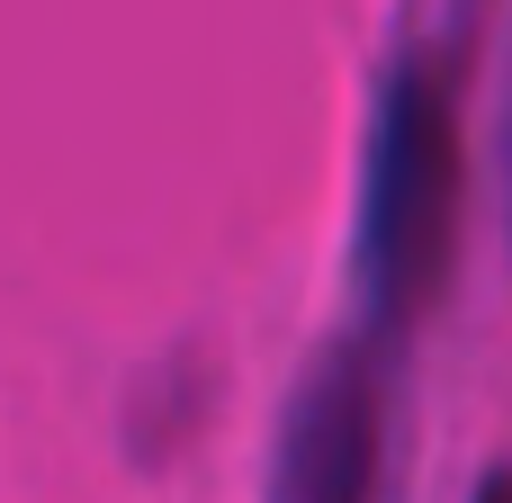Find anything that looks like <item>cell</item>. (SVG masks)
Segmentation results:
<instances>
[{"instance_id":"1","label":"cell","mask_w":512,"mask_h":503,"mask_svg":"<svg viewBox=\"0 0 512 503\" xmlns=\"http://www.w3.org/2000/svg\"><path fill=\"white\" fill-rule=\"evenodd\" d=\"M459 243V108L432 63H396L378 126H369V180H360V288L369 324H414Z\"/></svg>"},{"instance_id":"2","label":"cell","mask_w":512,"mask_h":503,"mask_svg":"<svg viewBox=\"0 0 512 503\" xmlns=\"http://www.w3.org/2000/svg\"><path fill=\"white\" fill-rule=\"evenodd\" d=\"M387 459V378L360 342L324 351L297 387L270 459V503H369Z\"/></svg>"},{"instance_id":"3","label":"cell","mask_w":512,"mask_h":503,"mask_svg":"<svg viewBox=\"0 0 512 503\" xmlns=\"http://www.w3.org/2000/svg\"><path fill=\"white\" fill-rule=\"evenodd\" d=\"M477 503H512V468H495V477L477 486Z\"/></svg>"}]
</instances>
